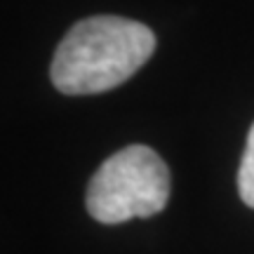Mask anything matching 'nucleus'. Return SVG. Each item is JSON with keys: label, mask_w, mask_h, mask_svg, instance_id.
<instances>
[{"label": "nucleus", "mask_w": 254, "mask_h": 254, "mask_svg": "<svg viewBox=\"0 0 254 254\" xmlns=\"http://www.w3.org/2000/svg\"><path fill=\"white\" fill-rule=\"evenodd\" d=\"M155 50L153 31L125 17L78 21L59 43L50 66L62 94H99L129 80Z\"/></svg>", "instance_id": "f257e3e1"}, {"label": "nucleus", "mask_w": 254, "mask_h": 254, "mask_svg": "<svg viewBox=\"0 0 254 254\" xmlns=\"http://www.w3.org/2000/svg\"><path fill=\"white\" fill-rule=\"evenodd\" d=\"M170 200V170L153 148L127 146L99 165L87 186V212L99 224L153 217Z\"/></svg>", "instance_id": "f03ea898"}, {"label": "nucleus", "mask_w": 254, "mask_h": 254, "mask_svg": "<svg viewBox=\"0 0 254 254\" xmlns=\"http://www.w3.org/2000/svg\"><path fill=\"white\" fill-rule=\"evenodd\" d=\"M238 190L247 207L254 209V123L247 132L245 151L240 158V170H238Z\"/></svg>", "instance_id": "7ed1b4c3"}]
</instances>
